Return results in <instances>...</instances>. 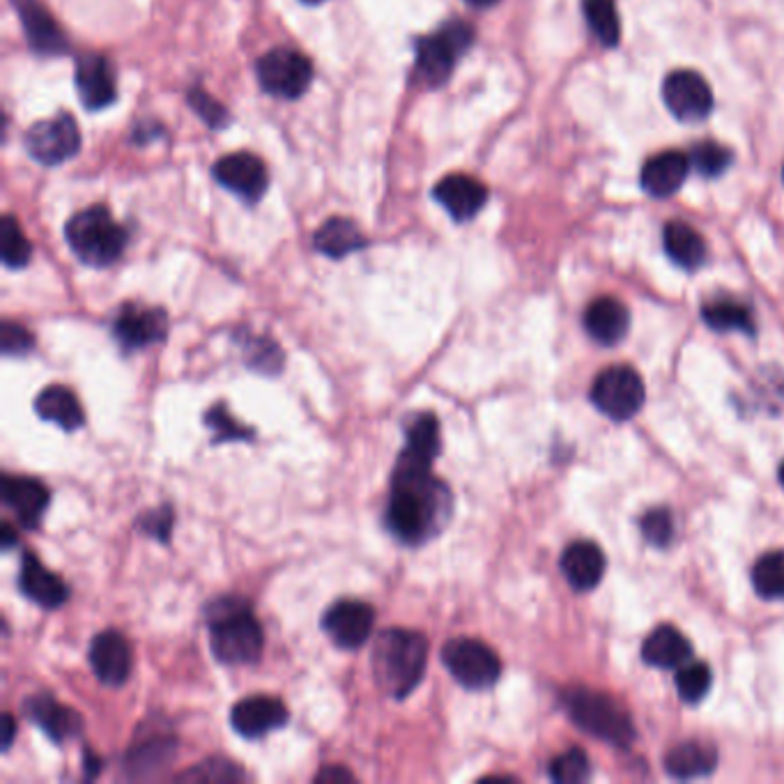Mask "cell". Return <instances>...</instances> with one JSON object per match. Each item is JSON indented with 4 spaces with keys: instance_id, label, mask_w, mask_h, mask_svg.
Here are the masks:
<instances>
[{
    "instance_id": "cell-28",
    "label": "cell",
    "mask_w": 784,
    "mask_h": 784,
    "mask_svg": "<svg viewBox=\"0 0 784 784\" xmlns=\"http://www.w3.org/2000/svg\"><path fill=\"white\" fill-rule=\"evenodd\" d=\"M369 240L359 231L356 223L343 217L326 219L313 235V247L332 260H341L350 253L364 249Z\"/></svg>"
},
{
    "instance_id": "cell-11",
    "label": "cell",
    "mask_w": 784,
    "mask_h": 784,
    "mask_svg": "<svg viewBox=\"0 0 784 784\" xmlns=\"http://www.w3.org/2000/svg\"><path fill=\"white\" fill-rule=\"evenodd\" d=\"M111 330L124 352H139L169 336V315L157 306L124 304L113 318Z\"/></svg>"
},
{
    "instance_id": "cell-33",
    "label": "cell",
    "mask_w": 784,
    "mask_h": 784,
    "mask_svg": "<svg viewBox=\"0 0 784 784\" xmlns=\"http://www.w3.org/2000/svg\"><path fill=\"white\" fill-rule=\"evenodd\" d=\"M242 352H244V364L260 373V375H279L283 371V350L279 343L263 339V336H242L240 339Z\"/></svg>"
},
{
    "instance_id": "cell-1",
    "label": "cell",
    "mask_w": 784,
    "mask_h": 784,
    "mask_svg": "<svg viewBox=\"0 0 784 784\" xmlns=\"http://www.w3.org/2000/svg\"><path fill=\"white\" fill-rule=\"evenodd\" d=\"M433 459L412 449H403L384 509L389 534L408 547H419L440 536L453 517V493L433 474Z\"/></svg>"
},
{
    "instance_id": "cell-3",
    "label": "cell",
    "mask_w": 784,
    "mask_h": 784,
    "mask_svg": "<svg viewBox=\"0 0 784 784\" xmlns=\"http://www.w3.org/2000/svg\"><path fill=\"white\" fill-rule=\"evenodd\" d=\"M210 649L221 665H251L263 656L265 633L244 599H217L205 607Z\"/></svg>"
},
{
    "instance_id": "cell-53",
    "label": "cell",
    "mask_w": 784,
    "mask_h": 784,
    "mask_svg": "<svg viewBox=\"0 0 784 784\" xmlns=\"http://www.w3.org/2000/svg\"><path fill=\"white\" fill-rule=\"evenodd\" d=\"M780 483H782V488H784V463L780 465Z\"/></svg>"
},
{
    "instance_id": "cell-51",
    "label": "cell",
    "mask_w": 784,
    "mask_h": 784,
    "mask_svg": "<svg viewBox=\"0 0 784 784\" xmlns=\"http://www.w3.org/2000/svg\"><path fill=\"white\" fill-rule=\"evenodd\" d=\"M468 3L472 8H493V6L500 3V0H468Z\"/></svg>"
},
{
    "instance_id": "cell-39",
    "label": "cell",
    "mask_w": 784,
    "mask_h": 784,
    "mask_svg": "<svg viewBox=\"0 0 784 784\" xmlns=\"http://www.w3.org/2000/svg\"><path fill=\"white\" fill-rule=\"evenodd\" d=\"M550 777L560 784H577L590 780L592 775V764L580 747H571L566 753L557 755L550 762Z\"/></svg>"
},
{
    "instance_id": "cell-8",
    "label": "cell",
    "mask_w": 784,
    "mask_h": 784,
    "mask_svg": "<svg viewBox=\"0 0 784 784\" xmlns=\"http://www.w3.org/2000/svg\"><path fill=\"white\" fill-rule=\"evenodd\" d=\"M258 83L281 100H298L313 81V64L295 49H272L255 64Z\"/></svg>"
},
{
    "instance_id": "cell-52",
    "label": "cell",
    "mask_w": 784,
    "mask_h": 784,
    "mask_svg": "<svg viewBox=\"0 0 784 784\" xmlns=\"http://www.w3.org/2000/svg\"><path fill=\"white\" fill-rule=\"evenodd\" d=\"M302 3H306V6H320V3H324V0H302Z\"/></svg>"
},
{
    "instance_id": "cell-20",
    "label": "cell",
    "mask_w": 784,
    "mask_h": 784,
    "mask_svg": "<svg viewBox=\"0 0 784 784\" xmlns=\"http://www.w3.org/2000/svg\"><path fill=\"white\" fill-rule=\"evenodd\" d=\"M433 195L435 201L451 214L453 221L465 223L483 210L488 201V189L483 182L470 175L453 173L435 184Z\"/></svg>"
},
{
    "instance_id": "cell-35",
    "label": "cell",
    "mask_w": 784,
    "mask_h": 784,
    "mask_svg": "<svg viewBox=\"0 0 784 784\" xmlns=\"http://www.w3.org/2000/svg\"><path fill=\"white\" fill-rule=\"evenodd\" d=\"M582 10L594 36L605 47H616L622 38V21H619L614 0H582Z\"/></svg>"
},
{
    "instance_id": "cell-49",
    "label": "cell",
    "mask_w": 784,
    "mask_h": 784,
    "mask_svg": "<svg viewBox=\"0 0 784 784\" xmlns=\"http://www.w3.org/2000/svg\"><path fill=\"white\" fill-rule=\"evenodd\" d=\"M0 545H3L6 550H10V547L17 545V534H14L12 525H8V522H6L3 527H0Z\"/></svg>"
},
{
    "instance_id": "cell-42",
    "label": "cell",
    "mask_w": 784,
    "mask_h": 784,
    "mask_svg": "<svg viewBox=\"0 0 784 784\" xmlns=\"http://www.w3.org/2000/svg\"><path fill=\"white\" fill-rule=\"evenodd\" d=\"M642 536L656 547H665L674 539V517L667 509H651L640 520Z\"/></svg>"
},
{
    "instance_id": "cell-16",
    "label": "cell",
    "mask_w": 784,
    "mask_h": 784,
    "mask_svg": "<svg viewBox=\"0 0 784 784\" xmlns=\"http://www.w3.org/2000/svg\"><path fill=\"white\" fill-rule=\"evenodd\" d=\"M3 502L26 530H38L49 509V488L32 476H3Z\"/></svg>"
},
{
    "instance_id": "cell-5",
    "label": "cell",
    "mask_w": 784,
    "mask_h": 784,
    "mask_svg": "<svg viewBox=\"0 0 784 784\" xmlns=\"http://www.w3.org/2000/svg\"><path fill=\"white\" fill-rule=\"evenodd\" d=\"M564 706L571 721L592 736L619 747H629L635 738L631 715L605 693L571 688L564 693Z\"/></svg>"
},
{
    "instance_id": "cell-41",
    "label": "cell",
    "mask_w": 784,
    "mask_h": 784,
    "mask_svg": "<svg viewBox=\"0 0 784 784\" xmlns=\"http://www.w3.org/2000/svg\"><path fill=\"white\" fill-rule=\"evenodd\" d=\"M205 426L214 433V442H228V440H251L253 431L244 429L242 423L233 419V414L228 412L223 403H217L214 408L208 410L205 414Z\"/></svg>"
},
{
    "instance_id": "cell-7",
    "label": "cell",
    "mask_w": 784,
    "mask_h": 784,
    "mask_svg": "<svg viewBox=\"0 0 784 784\" xmlns=\"http://www.w3.org/2000/svg\"><path fill=\"white\" fill-rule=\"evenodd\" d=\"M442 663L468 691H488L500 681L502 663L488 644L472 637H453L442 646Z\"/></svg>"
},
{
    "instance_id": "cell-15",
    "label": "cell",
    "mask_w": 784,
    "mask_h": 784,
    "mask_svg": "<svg viewBox=\"0 0 784 784\" xmlns=\"http://www.w3.org/2000/svg\"><path fill=\"white\" fill-rule=\"evenodd\" d=\"M290 711L279 697L255 695L238 702L231 711V725L244 738H263L270 732L285 727Z\"/></svg>"
},
{
    "instance_id": "cell-40",
    "label": "cell",
    "mask_w": 784,
    "mask_h": 784,
    "mask_svg": "<svg viewBox=\"0 0 784 784\" xmlns=\"http://www.w3.org/2000/svg\"><path fill=\"white\" fill-rule=\"evenodd\" d=\"M730 163H732V152L721 143L702 141L691 152V167L706 178L725 173L730 169Z\"/></svg>"
},
{
    "instance_id": "cell-46",
    "label": "cell",
    "mask_w": 784,
    "mask_h": 784,
    "mask_svg": "<svg viewBox=\"0 0 784 784\" xmlns=\"http://www.w3.org/2000/svg\"><path fill=\"white\" fill-rule=\"evenodd\" d=\"M189 104L195 109V113H199L210 127L219 129V127L228 124L225 107L221 102H217L214 97L210 92H205L203 88H193L189 92Z\"/></svg>"
},
{
    "instance_id": "cell-2",
    "label": "cell",
    "mask_w": 784,
    "mask_h": 784,
    "mask_svg": "<svg viewBox=\"0 0 784 784\" xmlns=\"http://www.w3.org/2000/svg\"><path fill=\"white\" fill-rule=\"evenodd\" d=\"M429 663V640L416 631L389 629L373 644L371 670L378 688L394 700H405L421 683Z\"/></svg>"
},
{
    "instance_id": "cell-38",
    "label": "cell",
    "mask_w": 784,
    "mask_h": 784,
    "mask_svg": "<svg viewBox=\"0 0 784 784\" xmlns=\"http://www.w3.org/2000/svg\"><path fill=\"white\" fill-rule=\"evenodd\" d=\"M711 681H713V676H711L708 665H704L700 661H688L679 667L676 691L683 702L695 704L706 697V693L711 688Z\"/></svg>"
},
{
    "instance_id": "cell-36",
    "label": "cell",
    "mask_w": 784,
    "mask_h": 784,
    "mask_svg": "<svg viewBox=\"0 0 784 784\" xmlns=\"http://www.w3.org/2000/svg\"><path fill=\"white\" fill-rule=\"evenodd\" d=\"M405 435H408V442H405L408 449L429 455V459L438 461V455L442 451V438H440V421H438V416L433 412L416 414L408 423Z\"/></svg>"
},
{
    "instance_id": "cell-32",
    "label": "cell",
    "mask_w": 784,
    "mask_h": 784,
    "mask_svg": "<svg viewBox=\"0 0 784 784\" xmlns=\"http://www.w3.org/2000/svg\"><path fill=\"white\" fill-rule=\"evenodd\" d=\"M702 318L715 332L755 334L753 311L736 300H713V302L704 304Z\"/></svg>"
},
{
    "instance_id": "cell-27",
    "label": "cell",
    "mask_w": 784,
    "mask_h": 784,
    "mask_svg": "<svg viewBox=\"0 0 784 784\" xmlns=\"http://www.w3.org/2000/svg\"><path fill=\"white\" fill-rule=\"evenodd\" d=\"M691 656H693V644L685 640V635L679 629L667 624L651 631L642 646L644 663L661 670L681 667L683 663L691 661Z\"/></svg>"
},
{
    "instance_id": "cell-22",
    "label": "cell",
    "mask_w": 784,
    "mask_h": 784,
    "mask_svg": "<svg viewBox=\"0 0 784 784\" xmlns=\"http://www.w3.org/2000/svg\"><path fill=\"white\" fill-rule=\"evenodd\" d=\"M12 3L23 21V30L32 51L42 56H58L68 51V40H64L62 30L42 8L40 0H12Z\"/></svg>"
},
{
    "instance_id": "cell-50",
    "label": "cell",
    "mask_w": 784,
    "mask_h": 784,
    "mask_svg": "<svg viewBox=\"0 0 784 784\" xmlns=\"http://www.w3.org/2000/svg\"><path fill=\"white\" fill-rule=\"evenodd\" d=\"M97 773H100V760H97L94 755L86 753V777H94Z\"/></svg>"
},
{
    "instance_id": "cell-13",
    "label": "cell",
    "mask_w": 784,
    "mask_h": 784,
    "mask_svg": "<svg viewBox=\"0 0 784 784\" xmlns=\"http://www.w3.org/2000/svg\"><path fill=\"white\" fill-rule=\"evenodd\" d=\"M663 100L670 113L683 122L704 120L713 109L711 86L691 70L672 72L663 83Z\"/></svg>"
},
{
    "instance_id": "cell-31",
    "label": "cell",
    "mask_w": 784,
    "mask_h": 784,
    "mask_svg": "<svg viewBox=\"0 0 784 784\" xmlns=\"http://www.w3.org/2000/svg\"><path fill=\"white\" fill-rule=\"evenodd\" d=\"M665 251L674 263L683 270H697L706 260V244L704 238L695 231L693 225L683 221H670L663 233Z\"/></svg>"
},
{
    "instance_id": "cell-37",
    "label": "cell",
    "mask_w": 784,
    "mask_h": 784,
    "mask_svg": "<svg viewBox=\"0 0 784 784\" xmlns=\"http://www.w3.org/2000/svg\"><path fill=\"white\" fill-rule=\"evenodd\" d=\"M0 253H3V263L10 270L26 268L32 258V247L23 233V228L10 214L3 217V225H0Z\"/></svg>"
},
{
    "instance_id": "cell-30",
    "label": "cell",
    "mask_w": 784,
    "mask_h": 784,
    "mask_svg": "<svg viewBox=\"0 0 784 784\" xmlns=\"http://www.w3.org/2000/svg\"><path fill=\"white\" fill-rule=\"evenodd\" d=\"M178 741L173 736H150L143 743L129 747L124 771L132 777H152L175 757Z\"/></svg>"
},
{
    "instance_id": "cell-54",
    "label": "cell",
    "mask_w": 784,
    "mask_h": 784,
    "mask_svg": "<svg viewBox=\"0 0 784 784\" xmlns=\"http://www.w3.org/2000/svg\"><path fill=\"white\" fill-rule=\"evenodd\" d=\"M782 178H784V171H782Z\"/></svg>"
},
{
    "instance_id": "cell-26",
    "label": "cell",
    "mask_w": 784,
    "mask_h": 784,
    "mask_svg": "<svg viewBox=\"0 0 784 784\" xmlns=\"http://www.w3.org/2000/svg\"><path fill=\"white\" fill-rule=\"evenodd\" d=\"M36 412L40 419L56 423L64 433L79 431L86 423V414L77 394L62 384H51L40 391L36 396Z\"/></svg>"
},
{
    "instance_id": "cell-6",
    "label": "cell",
    "mask_w": 784,
    "mask_h": 784,
    "mask_svg": "<svg viewBox=\"0 0 784 784\" xmlns=\"http://www.w3.org/2000/svg\"><path fill=\"white\" fill-rule=\"evenodd\" d=\"M474 42V28L465 21L453 19L429 38L416 42L414 74L426 86H442L459 60Z\"/></svg>"
},
{
    "instance_id": "cell-29",
    "label": "cell",
    "mask_w": 784,
    "mask_h": 784,
    "mask_svg": "<svg viewBox=\"0 0 784 784\" xmlns=\"http://www.w3.org/2000/svg\"><path fill=\"white\" fill-rule=\"evenodd\" d=\"M715 764H717L715 747L708 743H702V741H683V743L674 745L665 757L667 773L679 780L708 775V773H713Z\"/></svg>"
},
{
    "instance_id": "cell-24",
    "label": "cell",
    "mask_w": 784,
    "mask_h": 784,
    "mask_svg": "<svg viewBox=\"0 0 784 784\" xmlns=\"http://www.w3.org/2000/svg\"><path fill=\"white\" fill-rule=\"evenodd\" d=\"M584 330L601 345H616L631 330V313L624 302L599 298L584 311Z\"/></svg>"
},
{
    "instance_id": "cell-10",
    "label": "cell",
    "mask_w": 784,
    "mask_h": 784,
    "mask_svg": "<svg viewBox=\"0 0 784 784\" xmlns=\"http://www.w3.org/2000/svg\"><path fill=\"white\" fill-rule=\"evenodd\" d=\"M81 148V132L72 115L58 113L53 118L40 120L26 132L28 154L44 163V167H60L72 159Z\"/></svg>"
},
{
    "instance_id": "cell-45",
    "label": "cell",
    "mask_w": 784,
    "mask_h": 784,
    "mask_svg": "<svg viewBox=\"0 0 784 784\" xmlns=\"http://www.w3.org/2000/svg\"><path fill=\"white\" fill-rule=\"evenodd\" d=\"M0 348H3L6 356H26L36 350V339L23 324L8 320L0 326Z\"/></svg>"
},
{
    "instance_id": "cell-14",
    "label": "cell",
    "mask_w": 784,
    "mask_h": 784,
    "mask_svg": "<svg viewBox=\"0 0 784 784\" xmlns=\"http://www.w3.org/2000/svg\"><path fill=\"white\" fill-rule=\"evenodd\" d=\"M214 180L228 191L238 193L247 203H255L263 199L268 191L270 175L265 163L251 152H233L225 154L214 163Z\"/></svg>"
},
{
    "instance_id": "cell-19",
    "label": "cell",
    "mask_w": 784,
    "mask_h": 784,
    "mask_svg": "<svg viewBox=\"0 0 784 784\" xmlns=\"http://www.w3.org/2000/svg\"><path fill=\"white\" fill-rule=\"evenodd\" d=\"M19 590L28 601L44 610L62 607L70 599V586L58 573L49 571L32 552H26L21 560Z\"/></svg>"
},
{
    "instance_id": "cell-23",
    "label": "cell",
    "mask_w": 784,
    "mask_h": 784,
    "mask_svg": "<svg viewBox=\"0 0 784 784\" xmlns=\"http://www.w3.org/2000/svg\"><path fill=\"white\" fill-rule=\"evenodd\" d=\"M688 173H691V157H685L683 152H676V150H667L651 157L644 163L642 187L649 195L667 199V195L676 193L683 187Z\"/></svg>"
},
{
    "instance_id": "cell-34",
    "label": "cell",
    "mask_w": 784,
    "mask_h": 784,
    "mask_svg": "<svg viewBox=\"0 0 784 784\" xmlns=\"http://www.w3.org/2000/svg\"><path fill=\"white\" fill-rule=\"evenodd\" d=\"M755 592L766 601H784V552L762 554L753 569Z\"/></svg>"
},
{
    "instance_id": "cell-4",
    "label": "cell",
    "mask_w": 784,
    "mask_h": 784,
    "mask_svg": "<svg viewBox=\"0 0 784 784\" xmlns=\"http://www.w3.org/2000/svg\"><path fill=\"white\" fill-rule=\"evenodd\" d=\"M64 238L74 255L90 268L113 265L127 247V231L100 205L77 212L64 225Z\"/></svg>"
},
{
    "instance_id": "cell-47",
    "label": "cell",
    "mask_w": 784,
    "mask_h": 784,
    "mask_svg": "<svg viewBox=\"0 0 784 784\" xmlns=\"http://www.w3.org/2000/svg\"><path fill=\"white\" fill-rule=\"evenodd\" d=\"M352 780H354V775L343 766H324L315 775V782H352Z\"/></svg>"
},
{
    "instance_id": "cell-12",
    "label": "cell",
    "mask_w": 784,
    "mask_h": 784,
    "mask_svg": "<svg viewBox=\"0 0 784 784\" xmlns=\"http://www.w3.org/2000/svg\"><path fill=\"white\" fill-rule=\"evenodd\" d=\"M373 624L375 610L369 603L354 599H341L326 607L320 622L326 637L345 651L364 646L373 633Z\"/></svg>"
},
{
    "instance_id": "cell-17",
    "label": "cell",
    "mask_w": 784,
    "mask_h": 784,
    "mask_svg": "<svg viewBox=\"0 0 784 784\" xmlns=\"http://www.w3.org/2000/svg\"><path fill=\"white\" fill-rule=\"evenodd\" d=\"M88 661L97 679L104 685L118 688L129 679V672H132V649H129L122 633L104 631L90 642Z\"/></svg>"
},
{
    "instance_id": "cell-48",
    "label": "cell",
    "mask_w": 784,
    "mask_h": 784,
    "mask_svg": "<svg viewBox=\"0 0 784 784\" xmlns=\"http://www.w3.org/2000/svg\"><path fill=\"white\" fill-rule=\"evenodd\" d=\"M3 725H6V736H3V750H6V753H8V750L12 747L14 734H17V727H14V715H12V713H6V715H3Z\"/></svg>"
},
{
    "instance_id": "cell-25",
    "label": "cell",
    "mask_w": 784,
    "mask_h": 784,
    "mask_svg": "<svg viewBox=\"0 0 784 784\" xmlns=\"http://www.w3.org/2000/svg\"><path fill=\"white\" fill-rule=\"evenodd\" d=\"M562 573L577 592H590L603 580L605 554L592 541H575L562 554Z\"/></svg>"
},
{
    "instance_id": "cell-43",
    "label": "cell",
    "mask_w": 784,
    "mask_h": 784,
    "mask_svg": "<svg viewBox=\"0 0 784 784\" xmlns=\"http://www.w3.org/2000/svg\"><path fill=\"white\" fill-rule=\"evenodd\" d=\"M242 777V768L225 760H208L195 764L189 773H182L180 780L189 782H238Z\"/></svg>"
},
{
    "instance_id": "cell-44",
    "label": "cell",
    "mask_w": 784,
    "mask_h": 784,
    "mask_svg": "<svg viewBox=\"0 0 784 784\" xmlns=\"http://www.w3.org/2000/svg\"><path fill=\"white\" fill-rule=\"evenodd\" d=\"M173 509L171 506H159V509H152V511H145L139 522H137V527L148 534L150 539L163 543V545H169L171 543V534H173Z\"/></svg>"
},
{
    "instance_id": "cell-9",
    "label": "cell",
    "mask_w": 784,
    "mask_h": 784,
    "mask_svg": "<svg viewBox=\"0 0 784 784\" xmlns=\"http://www.w3.org/2000/svg\"><path fill=\"white\" fill-rule=\"evenodd\" d=\"M592 401L605 416L629 421L644 405V382L631 366H612L596 378Z\"/></svg>"
},
{
    "instance_id": "cell-21",
    "label": "cell",
    "mask_w": 784,
    "mask_h": 784,
    "mask_svg": "<svg viewBox=\"0 0 784 784\" xmlns=\"http://www.w3.org/2000/svg\"><path fill=\"white\" fill-rule=\"evenodd\" d=\"M77 90L90 111L107 109L115 102V77L111 64L100 53H86L77 62Z\"/></svg>"
},
{
    "instance_id": "cell-18",
    "label": "cell",
    "mask_w": 784,
    "mask_h": 784,
    "mask_svg": "<svg viewBox=\"0 0 784 784\" xmlns=\"http://www.w3.org/2000/svg\"><path fill=\"white\" fill-rule=\"evenodd\" d=\"M23 711L30 723H36L51 741L64 743L77 738L83 730V717L79 711L60 704L56 697L47 693H38L26 700Z\"/></svg>"
}]
</instances>
